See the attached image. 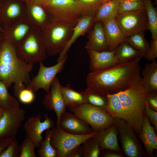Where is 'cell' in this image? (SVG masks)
Wrapping results in <instances>:
<instances>
[{"instance_id": "cell-38", "label": "cell", "mask_w": 157, "mask_h": 157, "mask_svg": "<svg viewBox=\"0 0 157 157\" xmlns=\"http://www.w3.org/2000/svg\"><path fill=\"white\" fill-rule=\"evenodd\" d=\"M35 148L33 142L26 136L20 145V157H37Z\"/></svg>"}, {"instance_id": "cell-34", "label": "cell", "mask_w": 157, "mask_h": 157, "mask_svg": "<svg viewBox=\"0 0 157 157\" xmlns=\"http://www.w3.org/2000/svg\"><path fill=\"white\" fill-rule=\"evenodd\" d=\"M8 89L4 83L0 81V107L4 110L19 106L17 100L10 94Z\"/></svg>"}, {"instance_id": "cell-23", "label": "cell", "mask_w": 157, "mask_h": 157, "mask_svg": "<svg viewBox=\"0 0 157 157\" xmlns=\"http://www.w3.org/2000/svg\"><path fill=\"white\" fill-rule=\"evenodd\" d=\"M115 18L101 22L103 24L109 51L114 50L124 41L125 38Z\"/></svg>"}, {"instance_id": "cell-51", "label": "cell", "mask_w": 157, "mask_h": 157, "mask_svg": "<svg viewBox=\"0 0 157 157\" xmlns=\"http://www.w3.org/2000/svg\"><path fill=\"white\" fill-rule=\"evenodd\" d=\"M105 1H109V0H105Z\"/></svg>"}, {"instance_id": "cell-36", "label": "cell", "mask_w": 157, "mask_h": 157, "mask_svg": "<svg viewBox=\"0 0 157 157\" xmlns=\"http://www.w3.org/2000/svg\"><path fill=\"white\" fill-rule=\"evenodd\" d=\"M81 145L83 157H98L100 156L101 150L92 137L86 140Z\"/></svg>"}, {"instance_id": "cell-33", "label": "cell", "mask_w": 157, "mask_h": 157, "mask_svg": "<svg viewBox=\"0 0 157 157\" xmlns=\"http://www.w3.org/2000/svg\"><path fill=\"white\" fill-rule=\"evenodd\" d=\"M14 94L22 103L28 104L32 103L35 100L34 92L27 88L24 84H14Z\"/></svg>"}, {"instance_id": "cell-3", "label": "cell", "mask_w": 157, "mask_h": 157, "mask_svg": "<svg viewBox=\"0 0 157 157\" xmlns=\"http://www.w3.org/2000/svg\"><path fill=\"white\" fill-rule=\"evenodd\" d=\"M33 65L19 59L16 47L3 40L0 46V81L8 88L13 84L27 85L31 79Z\"/></svg>"}, {"instance_id": "cell-48", "label": "cell", "mask_w": 157, "mask_h": 157, "mask_svg": "<svg viewBox=\"0 0 157 157\" xmlns=\"http://www.w3.org/2000/svg\"><path fill=\"white\" fill-rule=\"evenodd\" d=\"M2 32L0 31V46L1 43L3 40L2 36Z\"/></svg>"}, {"instance_id": "cell-41", "label": "cell", "mask_w": 157, "mask_h": 157, "mask_svg": "<svg viewBox=\"0 0 157 157\" xmlns=\"http://www.w3.org/2000/svg\"><path fill=\"white\" fill-rule=\"evenodd\" d=\"M157 58V39H152L150 44L149 47L145 57L149 62L156 60Z\"/></svg>"}, {"instance_id": "cell-13", "label": "cell", "mask_w": 157, "mask_h": 157, "mask_svg": "<svg viewBox=\"0 0 157 157\" xmlns=\"http://www.w3.org/2000/svg\"><path fill=\"white\" fill-rule=\"evenodd\" d=\"M44 120L41 122L42 115L38 113L29 117L24 125L26 136L33 142L35 148L40 147L43 139L42 135L44 132L54 126V122L47 113L44 115Z\"/></svg>"}, {"instance_id": "cell-7", "label": "cell", "mask_w": 157, "mask_h": 157, "mask_svg": "<svg viewBox=\"0 0 157 157\" xmlns=\"http://www.w3.org/2000/svg\"><path fill=\"white\" fill-rule=\"evenodd\" d=\"M42 5L52 22H78L82 16L77 0H49Z\"/></svg>"}, {"instance_id": "cell-42", "label": "cell", "mask_w": 157, "mask_h": 157, "mask_svg": "<svg viewBox=\"0 0 157 157\" xmlns=\"http://www.w3.org/2000/svg\"><path fill=\"white\" fill-rule=\"evenodd\" d=\"M143 113L148 117L150 121L154 126L155 131H157V112L154 110L148 108L146 105Z\"/></svg>"}, {"instance_id": "cell-45", "label": "cell", "mask_w": 157, "mask_h": 157, "mask_svg": "<svg viewBox=\"0 0 157 157\" xmlns=\"http://www.w3.org/2000/svg\"><path fill=\"white\" fill-rule=\"evenodd\" d=\"M13 138L6 137L0 141V154L7 147Z\"/></svg>"}, {"instance_id": "cell-14", "label": "cell", "mask_w": 157, "mask_h": 157, "mask_svg": "<svg viewBox=\"0 0 157 157\" xmlns=\"http://www.w3.org/2000/svg\"><path fill=\"white\" fill-rule=\"evenodd\" d=\"M61 87L58 78L56 77L51 84L49 92L46 93L42 101L46 109L55 112L57 126H58L61 116L66 111L67 108L61 92Z\"/></svg>"}, {"instance_id": "cell-18", "label": "cell", "mask_w": 157, "mask_h": 157, "mask_svg": "<svg viewBox=\"0 0 157 157\" xmlns=\"http://www.w3.org/2000/svg\"><path fill=\"white\" fill-rule=\"evenodd\" d=\"M92 138L98 144L101 151L110 150L121 152L118 144L117 128L115 124L98 131Z\"/></svg>"}, {"instance_id": "cell-44", "label": "cell", "mask_w": 157, "mask_h": 157, "mask_svg": "<svg viewBox=\"0 0 157 157\" xmlns=\"http://www.w3.org/2000/svg\"><path fill=\"white\" fill-rule=\"evenodd\" d=\"M101 154V157H124V155L121 152H118L110 150H104Z\"/></svg>"}, {"instance_id": "cell-30", "label": "cell", "mask_w": 157, "mask_h": 157, "mask_svg": "<svg viewBox=\"0 0 157 157\" xmlns=\"http://www.w3.org/2000/svg\"><path fill=\"white\" fill-rule=\"evenodd\" d=\"M124 41L139 51L145 58L149 47L150 44L144 37V32L135 34L125 38Z\"/></svg>"}, {"instance_id": "cell-50", "label": "cell", "mask_w": 157, "mask_h": 157, "mask_svg": "<svg viewBox=\"0 0 157 157\" xmlns=\"http://www.w3.org/2000/svg\"><path fill=\"white\" fill-rule=\"evenodd\" d=\"M127 0L135 1H144V0Z\"/></svg>"}, {"instance_id": "cell-6", "label": "cell", "mask_w": 157, "mask_h": 157, "mask_svg": "<svg viewBox=\"0 0 157 157\" xmlns=\"http://www.w3.org/2000/svg\"><path fill=\"white\" fill-rule=\"evenodd\" d=\"M87 123L93 131H99L115 124L114 118L104 109L88 103L69 110Z\"/></svg>"}, {"instance_id": "cell-24", "label": "cell", "mask_w": 157, "mask_h": 157, "mask_svg": "<svg viewBox=\"0 0 157 157\" xmlns=\"http://www.w3.org/2000/svg\"><path fill=\"white\" fill-rule=\"evenodd\" d=\"M94 15H82L74 27L70 38L63 51L59 54L57 63L60 61L66 55L69 50L76 40L86 33L94 23Z\"/></svg>"}, {"instance_id": "cell-4", "label": "cell", "mask_w": 157, "mask_h": 157, "mask_svg": "<svg viewBox=\"0 0 157 157\" xmlns=\"http://www.w3.org/2000/svg\"><path fill=\"white\" fill-rule=\"evenodd\" d=\"M78 22L53 21L40 29L48 56H56L63 51Z\"/></svg>"}, {"instance_id": "cell-17", "label": "cell", "mask_w": 157, "mask_h": 157, "mask_svg": "<svg viewBox=\"0 0 157 157\" xmlns=\"http://www.w3.org/2000/svg\"><path fill=\"white\" fill-rule=\"evenodd\" d=\"M25 9L18 1L0 0V24L3 27L24 17Z\"/></svg>"}, {"instance_id": "cell-22", "label": "cell", "mask_w": 157, "mask_h": 157, "mask_svg": "<svg viewBox=\"0 0 157 157\" xmlns=\"http://www.w3.org/2000/svg\"><path fill=\"white\" fill-rule=\"evenodd\" d=\"M143 118L142 131L137 136L142 141L148 156L154 157V150L157 149V136L155 129L154 127L151 125L147 116L143 114Z\"/></svg>"}, {"instance_id": "cell-32", "label": "cell", "mask_w": 157, "mask_h": 157, "mask_svg": "<svg viewBox=\"0 0 157 157\" xmlns=\"http://www.w3.org/2000/svg\"><path fill=\"white\" fill-rule=\"evenodd\" d=\"M52 132V129L46 131L44 139L42 140L40 147L37 150L38 156L57 157V150L53 147L51 142Z\"/></svg>"}, {"instance_id": "cell-5", "label": "cell", "mask_w": 157, "mask_h": 157, "mask_svg": "<svg viewBox=\"0 0 157 157\" xmlns=\"http://www.w3.org/2000/svg\"><path fill=\"white\" fill-rule=\"evenodd\" d=\"M16 48L18 58L27 63H39L46 60L48 56L40 29L34 26L27 36Z\"/></svg>"}, {"instance_id": "cell-37", "label": "cell", "mask_w": 157, "mask_h": 157, "mask_svg": "<svg viewBox=\"0 0 157 157\" xmlns=\"http://www.w3.org/2000/svg\"><path fill=\"white\" fill-rule=\"evenodd\" d=\"M144 8L143 1L119 0L118 14L134 11Z\"/></svg>"}, {"instance_id": "cell-25", "label": "cell", "mask_w": 157, "mask_h": 157, "mask_svg": "<svg viewBox=\"0 0 157 157\" xmlns=\"http://www.w3.org/2000/svg\"><path fill=\"white\" fill-rule=\"evenodd\" d=\"M61 91L66 107L69 110L87 103L84 91L75 90L70 83L65 86H62Z\"/></svg>"}, {"instance_id": "cell-31", "label": "cell", "mask_w": 157, "mask_h": 157, "mask_svg": "<svg viewBox=\"0 0 157 157\" xmlns=\"http://www.w3.org/2000/svg\"><path fill=\"white\" fill-rule=\"evenodd\" d=\"M144 8L147 16L149 30L152 39H157V11L151 0H144Z\"/></svg>"}, {"instance_id": "cell-28", "label": "cell", "mask_w": 157, "mask_h": 157, "mask_svg": "<svg viewBox=\"0 0 157 157\" xmlns=\"http://www.w3.org/2000/svg\"><path fill=\"white\" fill-rule=\"evenodd\" d=\"M114 55L118 63L126 62L140 56L142 57L139 51L125 41L115 49Z\"/></svg>"}, {"instance_id": "cell-12", "label": "cell", "mask_w": 157, "mask_h": 157, "mask_svg": "<svg viewBox=\"0 0 157 157\" xmlns=\"http://www.w3.org/2000/svg\"><path fill=\"white\" fill-rule=\"evenodd\" d=\"M25 115V111L19 106L4 110L0 120V137L15 138Z\"/></svg>"}, {"instance_id": "cell-10", "label": "cell", "mask_w": 157, "mask_h": 157, "mask_svg": "<svg viewBox=\"0 0 157 157\" xmlns=\"http://www.w3.org/2000/svg\"><path fill=\"white\" fill-rule=\"evenodd\" d=\"M115 19L125 38L148 30L144 8L118 14Z\"/></svg>"}, {"instance_id": "cell-15", "label": "cell", "mask_w": 157, "mask_h": 157, "mask_svg": "<svg viewBox=\"0 0 157 157\" xmlns=\"http://www.w3.org/2000/svg\"><path fill=\"white\" fill-rule=\"evenodd\" d=\"M33 26L24 17L3 27V39L16 48L27 36Z\"/></svg>"}, {"instance_id": "cell-1", "label": "cell", "mask_w": 157, "mask_h": 157, "mask_svg": "<svg viewBox=\"0 0 157 157\" xmlns=\"http://www.w3.org/2000/svg\"><path fill=\"white\" fill-rule=\"evenodd\" d=\"M145 94L140 75L129 88L116 93L107 94L108 104L105 110L113 118L125 121L138 135L143 124Z\"/></svg>"}, {"instance_id": "cell-43", "label": "cell", "mask_w": 157, "mask_h": 157, "mask_svg": "<svg viewBox=\"0 0 157 157\" xmlns=\"http://www.w3.org/2000/svg\"><path fill=\"white\" fill-rule=\"evenodd\" d=\"M66 157H83V153L81 144L72 149Z\"/></svg>"}, {"instance_id": "cell-9", "label": "cell", "mask_w": 157, "mask_h": 157, "mask_svg": "<svg viewBox=\"0 0 157 157\" xmlns=\"http://www.w3.org/2000/svg\"><path fill=\"white\" fill-rule=\"evenodd\" d=\"M52 129L51 142L57 150V157H66L72 149L92 137L98 132L94 131L86 135H77L67 133L59 126H54Z\"/></svg>"}, {"instance_id": "cell-47", "label": "cell", "mask_w": 157, "mask_h": 157, "mask_svg": "<svg viewBox=\"0 0 157 157\" xmlns=\"http://www.w3.org/2000/svg\"><path fill=\"white\" fill-rule=\"evenodd\" d=\"M4 110L2 108L0 107V120L3 114Z\"/></svg>"}, {"instance_id": "cell-35", "label": "cell", "mask_w": 157, "mask_h": 157, "mask_svg": "<svg viewBox=\"0 0 157 157\" xmlns=\"http://www.w3.org/2000/svg\"><path fill=\"white\" fill-rule=\"evenodd\" d=\"M81 15H95L105 0H77Z\"/></svg>"}, {"instance_id": "cell-40", "label": "cell", "mask_w": 157, "mask_h": 157, "mask_svg": "<svg viewBox=\"0 0 157 157\" xmlns=\"http://www.w3.org/2000/svg\"><path fill=\"white\" fill-rule=\"evenodd\" d=\"M146 106L157 112V92L146 91Z\"/></svg>"}, {"instance_id": "cell-27", "label": "cell", "mask_w": 157, "mask_h": 157, "mask_svg": "<svg viewBox=\"0 0 157 157\" xmlns=\"http://www.w3.org/2000/svg\"><path fill=\"white\" fill-rule=\"evenodd\" d=\"M119 2V0H110L102 3L94 15V23L115 18L118 14Z\"/></svg>"}, {"instance_id": "cell-49", "label": "cell", "mask_w": 157, "mask_h": 157, "mask_svg": "<svg viewBox=\"0 0 157 157\" xmlns=\"http://www.w3.org/2000/svg\"><path fill=\"white\" fill-rule=\"evenodd\" d=\"M3 31V28L0 24V31L1 32H2Z\"/></svg>"}, {"instance_id": "cell-21", "label": "cell", "mask_w": 157, "mask_h": 157, "mask_svg": "<svg viewBox=\"0 0 157 157\" xmlns=\"http://www.w3.org/2000/svg\"><path fill=\"white\" fill-rule=\"evenodd\" d=\"M92 26L85 46L87 50L98 52L109 51L102 23L96 22Z\"/></svg>"}, {"instance_id": "cell-16", "label": "cell", "mask_w": 157, "mask_h": 157, "mask_svg": "<svg viewBox=\"0 0 157 157\" xmlns=\"http://www.w3.org/2000/svg\"><path fill=\"white\" fill-rule=\"evenodd\" d=\"M58 126L64 131L74 135H86L93 131L85 122L73 113L66 111L62 115Z\"/></svg>"}, {"instance_id": "cell-2", "label": "cell", "mask_w": 157, "mask_h": 157, "mask_svg": "<svg viewBox=\"0 0 157 157\" xmlns=\"http://www.w3.org/2000/svg\"><path fill=\"white\" fill-rule=\"evenodd\" d=\"M142 58L140 56L105 69L90 72L86 78L87 87L106 94L126 89L140 76V62Z\"/></svg>"}, {"instance_id": "cell-20", "label": "cell", "mask_w": 157, "mask_h": 157, "mask_svg": "<svg viewBox=\"0 0 157 157\" xmlns=\"http://www.w3.org/2000/svg\"><path fill=\"white\" fill-rule=\"evenodd\" d=\"M89 59V67L91 72L108 68L118 63L113 51L98 52L87 50Z\"/></svg>"}, {"instance_id": "cell-8", "label": "cell", "mask_w": 157, "mask_h": 157, "mask_svg": "<svg viewBox=\"0 0 157 157\" xmlns=\"http://www.w3.org/2000/svg\"><path fill=\"white\" fill-rule=\"evenodd\" d=\"M114 118L118 136L124 154L128 157L148 156L143 150L138 136L127 122L121 119Z\"/></svg>"}, {"instance_id": "cell-46", "label": "cell", "mask_w": 157, "mask_h": 157, "mask_svg": "<svg viewBox=\"0 0 157 157\" xmlns=\"http://www.w3.org/2000/svg\"><path fill=\"white\" fill-rule=\"evenodd\" d=\"M26 3L43 5L49 0H24Z\"/></svg>"}, {"instance_id": "cell-39", "label": "cell", "mask_w": 157, "mask_h": 157, "mask_svg": "<svg viewBox=\"0 0 157 157\" xmlns=\"http://www.w3.org/2000/svg\"><path fill=\"white\" fill-rule=\"evenodd\" d=\"M20 145L17 140L15 138L1 153L0 157H20Z\"/></svg>"}, {"instance_id": "cell-19", "label": "cell", "mask_w": 157, "mask_h": 157, "mask_svg": "<svg viewBox=\"0 0 157 157\" xmlns=\"http://www.w3.org/2000/svg\"><path fill=\"white\" fill-rule=\"evenodd\" d=\"M26 3L24 17L33 26L40 29L52 22L47 11L42 5Z\"/></svg>"}, {"instance_id": "cell-29", "label": "cell", "mask_w": 157, "mask_h": 157, "mask_svg": "<svg viewBox=\"0 0 157 157\" xmlns=\"http://www.w3.org/2000/svg\"><path fill=\"white\" fill-rule=\"evenodd\" d=\"M84 91L87 103L106 109L108 104L107 94L88 87Z\"/></svg>"}, {"instance_id": "cell-11", "label": "cell", "mask_w": 157, "mask_h": 157, "mask_svg": "<svg viewBox=\"0 0 157 157\" xmlns=\"http://www.w3.org/2000/svg\"><path fill=\"white\" fill-rule=\"evenodd\" d=\"M67 58V55L56 64L50 67L45 66L42 62L40 63L38 73L31 79L26 87L34 92L40 89L44 90L46 93L49 92L52 82L57 74L63 70Z\"/></svg>"}, {"instance_id": "cell-26", "label": "cell", "mask_w": 157, "mask_h": 157, "mask_svg": "<svg viewBox=\"0 0 157 157\" xmlns=\"http://www.w3.org/2000/svg\"><path fill=\"white\" fill-rule=\"evenodd\" d=\"M150 62L141 70V76L146 92H157V61Z\"/></svg>"}]
</instances>
